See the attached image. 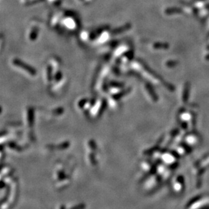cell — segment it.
<instances>
[{"mask_svg":"<svg viewBox=\"0 0 209 209\" xmlns=\"http://www.w3.org/2000/svg\"><path fill=\"white\" fill-rule=\"evenodd\" d=\"M13 63L15 65H16L17 67H20V68H23V69L27 71V72H28L29 74L34 76V75H35V74H36V72H35V70L34 69L32 68L29 65H28L25 64V63L21 62L20 60H18V59H15V60H14Z\"/></svg>","mask_w":209,"mask_h":209,"instance_id":"obj_1","label":"cell"},{"mask_svg":"<svg viewBox=\"0 0 209 209\" xmlns=\"http://www.w3.org/2000/svg\"><path fill=\"white\" fill-rule=\"evenodd\" d=\"M64 24L66 25L68 27H73L75 26V24L74 23V21L70 18H68L66 20H64Z\"/></svg>","mask_w":209,"mask_h":209,"instance_id":"obj_2","label":"cell"},{"mask_svg":"<svg viewBox=\"0 0 209 209\" xmlns=\"http://www.w3.org/2000/svg\"><path fill=\"white\" fill-rule=\"evenodd\" d=\"M49 1H51V2H53V3H56V2H59V1H60V0H49Z\"/></svg>","mask_w":209,"mask_h":209,"instance_id":"obj_3","label":"cell"},{"mask_svg":"<svg viewBox=\"0 0 209 209\" xmlns=\"http://www.w3.org/2000/svg\"><path fill=\"white\" fill-rule=\"evenodd\" d=\"M81 1H83V2H85V3H88V2H89V1H92V0H81Z\"/></svg>","mask_w":209,"mask_h":209,"instance_id":"obj_4","label":"cell"}]
</instances>
